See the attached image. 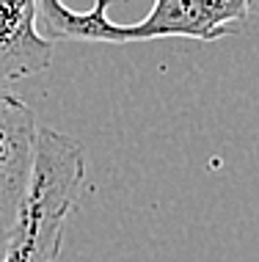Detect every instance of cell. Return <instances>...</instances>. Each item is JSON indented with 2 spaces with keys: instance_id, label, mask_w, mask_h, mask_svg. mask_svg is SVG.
<instances>
[{
  "instance_id": "cell-5",
  "label": "cell",
  "mask_w": 259,
  "mask_h": 262,
  "mask_svg": "<svg viewBox=\"0 0 259 262\" xmlns=\"http://www.w3.org/2000/svg\"><path fill=\"white\" fill-rule=\"evenodd\" d=\"M9 240H11V232H0V262H6V254H9Z\"/></svg>"
},
{
  "instance_id": "cell-2",
  "label": "cell",
  "mask_w": 259,
  "mask_h": 262,
  "mask_svg": "<svg viewBox=\"0 0 259 262\" xmlns=\"http://www.w3.org/2000/svg\"><path fill=\"white\" fill-rule=\"evenodd\" d=\"M86 174V152L66 133L39 130L28 196L11 229L6 262H55L66 218Z\"/></svg>"
},
{
  "instance_id": "cell-1",
  "label": "cell",
  "mask_w": 259,
  "mask_h": 262,
  "mask_svg": "<svg viewBox=\"0 0 259 262\" xmlns=\"http://www.w3.org/2000/svg\"><path fill=\"white\" fill-rule=\"evenodd\" d=\"M110 3L72 9L61 0L36 3V17L47 28V39L97 41V45H135L152 39L221 41L243 31L248 23V0H157L135 23H113Z\"/></svg>"
},
{
  "instance_id": "cell-3",
  "label": "cell",
  "mask_w": 259,
  "mask_h": 262,
  "mask_svg": "<svg viewBox=\"0 0 259 262\" xmlns=\"http://www.w3.org/2000/svg\"><path fill=\"white\" fill-rule=\"evenodd\" d=\"M39 127L31 105L0 89V232H11L19 218L36 163Z\"/></svg>"
},
{
  "instance_id": "cell-6",
  "label": "cell",
  "mask_w": 259,
  "mask_h": 262,
  "mask_svg": "<svg viewBox=\"0 0 259 262\" xmlns=\"http://www.w3.org/2000/svg\"><path fill=\"white\" fill-rule=\"evenodd\" d=\"M251 17H259V3H248V19Z\"/></svg>"
},
{
  "instance_id": "cell-4",
  "label": "cell",
  "mask_w": 259,
  "mask_h": 262,
  "mask_svg": "<svg viewBox=\"0 0 259 262\" xmlns=\"http://www.w3.org/2000/svg\"><path fill=\"white\" fill-rule=\"evenodd\" d=\"M55 41L36 25L33 0H3L0 3V80L44 72L53 61Z\"/></svg>"
}]
</instances>
